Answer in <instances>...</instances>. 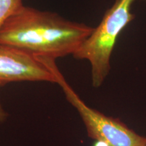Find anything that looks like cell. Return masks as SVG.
<instances>
[{"instance_id":"obj_1","label":"cell","mask_w":146,"mask_h":146,"mask_svg":"<svg viewBox=\"0 0 146 146\" xmlns=\"http://www.w3.org/2000/svg\"><path fill=\"white\" fill-rule=\"evenodd\" d=\"M94 28L23 5L0 30V45L56 60L73 54Z\"/></svg>"},{"instance_id":"obj_2","label":"cell","mask_w":146,"mask_h":146,"mask_svg":"<svg viewBox=\"0 0 146 146\" xmlns=\"http://www.w3.org/2000/svg\"><path fill=\"white\" fill-rule=\"evenodd\" d=\"M134 0H116L106 12L97 28L72 54L77 60H87L91 66L92 84L102 85L110 70V57L122 31L134 19L131 7Z\"/></svg>"},{"instance_id":"obj_3","label":"cell","mask_w":146,"mask_h":146,"mask_svg":"<svg viewBox=\"0 0 146 146\" xmlns=\"http://www.w3.org/2000/svg\"><path fill=\"white\" fill-rule=\"evenodd\" d=\"M46 62L54 72L56 82L62 89L67 101L75 108L86 127L89 137L105 146H145L146 137L139 135L118 118L107 116L87 105L67 83L54 59Z\"/></svg>"},{"instance_id":"obj_4","label":"cell","mask_w":146,"mask_h":146,"mask_svg":"<svg viewBox=\"0 0 146 146\" xmlns=\"http://www.w3.org/2000/svg\"><path fill=\"white\" fill-rule=\"evenodd\" d=\"M56 83L54 72L43 57L14 47L0 45V87L13 82Z\"/></svg>"},{"instance_id":"obj_5","label":"cell","mask_w":146,"mask_h":146,"mask_svg":"<svg viewBox=\"0 0 146 146\" xmlns=\"http://www.w3.org/2000/svg\"><path fill=\"white\" fill-rule=\"evenodd\" d=\"M23 5V0H0V30L5 22Z\"/></svg>"},{"instance_id":"obj_6","label":"cell","mask_w":146,"mask_h":146,"mask_svg":"<svg viewBox=\"0 0 146 146\" xmlns=\"http://www.w3.org/2000/svg\"><path fill=\"white\" fill-rule=\"evenodd\" d=\"M8 112L5 110L2 105L0 104V123H3L8 118Z\"/></svg>"},{"instance_id":"obj_7","label":"cell","mask_w":146,"mask_h":146,"mask_svg":"<svg viewBox=\"0 0 146 146\" xmlns=\"http://www.w3.org/2000/svg\"><path fill=\"white\" fill-rule=\"evenodd\" d=\"M144 1H146V0H144Z\"/></svg>"},{"instance_id":"obj_8","label":"cell","mask_w":146,"mask_h":146,"mask_svg":"<svg viewBox=\"0 0 146 146\" xmlns=\"http://www.w3.org/2000/svg\"><path fill=\"white\" fill-rule=\"evenodd\" d=\"M145 146H146V145H145Z\"/></svg>"}]
</instances>
